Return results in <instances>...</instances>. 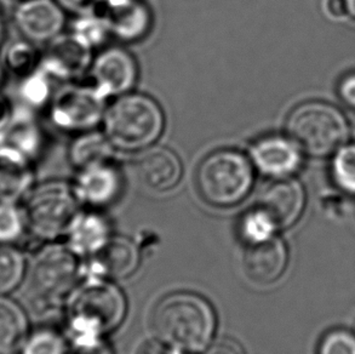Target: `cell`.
I'll list each match as a JSON object with an SVG mask.
<instances>
[{
  "label": "cell",
  "instance_id": "obj_17",
  "mask_svg": "<svg viewBox=\"0 0 355 354\" xmlns=\"http://www.w3.org/2000/svg\"><path fill=\"white\" fill-rule=\"evenodd\" d=\"M139 175L144 186L154 192H168L178 186L183 175L178 154L164 146H152L139 155Z\"/></svg>",
  "mask_w": 355,
  "mask_h": 354
},
{
  "label": "cell",
  "instance_id": "obj_6",
  "mask_svg": "<svg viewBox=\"0 0 355 354\" xmlns=\"http://www.w3.org/2000/svg\"><path fill=\"white\" fill-rule=\"evenodd\" d=\"M73 187L62 181H48L32 187L24 214L29 230L39 238L53 239L69 228L77 215Z\"/></svg>",
  "mask_w": 355,
  "mask_h": 354
},
{
  "label": "cell",
  "instance_id": "obj_21",
  "mask_svg": "<svg viewBox=\"0 0 355 354\" xmlns=\"http://www.w3.org/2000/svg\"><path fill=\"white\" fill-rule=\"evenodd\" d=\"M28 321L19 303L0 296V354H12L24 345Z\"/></svg>",
  "mask_w": 355,
  "mask_h": 354
},
{
  "label": "cell",
  "instance_id": "obj_45",
  "mask_svg": "<svg viewBox=\"0 0 355 354\" xmlns=\"http://www.w3.org/2000/svg\"><path fill=\"white\" fill-rule=\"evenodd\" d=\"M354 220H355V210H354Z\"/></svg>",
  "mask_w": 355,
  "mask_h": 354
},
{
  "label": "cell",
  "instance_id": "obj_34",
  "mask_svg": "<svg viewBox=\"0 0 355 354\" xmlns=\"http://www.w3.org/2000/svg\"><path fill=\"white\" fill-rule=\"evenodd\" d=\"M63 9L74 14H87L96 11L98 0H56Z\"/></svg>",
  "mask_w": 355,
  "mask_h": 354
},
{
  "label": "cell",
  "instance_id": "obj_12",
  "mask_svg": "<svg viewBox=\"0 0 355 354\" xmlns=\"http://www.w3.org/2000/svg\"><path fill=\"white\" fill-rule=\"evenodd\" d=\"M14 24L22 38L48 44L62 33L64 9L56 0H21L14 10Z\"/></svg>",
  "mask_w": 355,
  "mask_h": 354
},
{
  "label": "cell",
  "instance_id": "obj_39",
  "mask_svg": "<svg viewBox=\"0 0 355 354\" xmlns=\"http://www.w3.org/2000/svg\"><path fill=\"white\" fill-rule=\"evenodd\" d=\"M136 354H168L162 342L155 340H147L139 345Z\"/></svg>",
  "mask_w": 355,
  "mask_h": 354
},
{
  "label": "cell",
  "instance_id": "obj_29",
  "mask_svg": "<svg viewBox=\"0 0 355 354\" xmlns=\"http://www.w3.org/2000/svg\"><path fill=\"white\" fill-rule=\"evenodd\" d=\"M332 177L342 191L355 196V144L337 149L332 160Z\"/></svg>",
  "mask_w": 355,
  "mask_h": 354
},
{
  "label": "cell",
  "instance_id": "obj_27",
  "mask_svg": "<svg viewBox=\"0 0 355 354\" xmlns=\"http://www.w3.org/2000/svg\"><path fill=\"white\" fill-rule=\"evenodd\" d=\"M26 261L24 255L11 244H0V294L15 290L24 280Z\"/></svg>",
  "mask_w": 355,
  "mask_h": 354
},
{
  "label": "cell",
  "instance_id": "obj_26",
  "mask_svg": "<svg viewBox=\"0 0 355 354\" xmlns=\"http://www.w3.org/2000/svg\"><path fill=\"white\" fill-rule=\"evenodd\" d=\"M71 34L90 50L101 47L111 37L106 19L97 11L78 15L73 21Z\"/></svg>",
  "mask_w": 355,
  "mask_h": 354
},
{
  "label": "cell",
  "instance_id": "obj_20",
  "mask_svg": "<svg viewBox=\"0 0 355 354\" xmlns=\"http://www.w3.org/2000/svg\"><path fill=\"white\" fill-rule=\"evenodd\" d=\"M116 149L103 130L92 129L79 133L68 149V158L74 168L83 169L106 163L114 159Z\"/></svg>",
  "mask_w": 355,
  "mask_h": 354
},
{
  "label": "cell",
  "instance_id": "obj_18",
  "mask_svg": "<svg viewBox=\"0 0 355 354\" xmlns=\"http://www.w3.org/2000/svg\"><path fill=\"white\" fill-rule=\"evenodd\" d=\"M42 128L27 107L15 108L14 115L0 133V147L22 154L33 162L43 147Z\"/></svg>",
  "mask_w": 355,
  "mask_h": 354
},
{
  "label": "cell",
  "instance_id": "obj_9",
  "mask_svg": "<svg viewBox=\"0 0 355 354\" xmlns=\"http://www.w3.org/2000/svg\"><path fill=\"white\" fill-rule=\"evenodd\" d=\"M92 85L106 99L134 90L139 81V65L134 55L119 47L101 50L90 66Z\"/></svg>",
  "mask_w": 355,
  "mask_h": 354
},
{
  "label": "cell",
  "instance_id": "obj_43",
  "mask_svg": "<svg viewBox=\"0 0 355 354\" xmlns=\"http://www.w3.org/2000/svg\"><path fill=\"white\" fill-rule=\"evenodd\" d=\"M116 1H120V0H98V5H97V9H98L100 6H103V5L112 4V3H116Z\"/></svg>",
  "mask_w": 355,
  "mask_h": 354
},
{
  "label": "cell",
  "instance_id": "obj_8",
  "mask_svg": "<svg viewBox=\"0 0 355 354\" xmlns=\"http://www.w3.org/2000/svg\"><path fill=\"white\" fill-rule=\"evenodd\" d=\"M77 274V262L62 246H49L34 260L31 292L35 310L51 308L71 289Z\"/></svg>",
  "mask_w": 355,
  "mask_h": 354
},
{
  "label": "cell",
  "instance_id": "obj_33",
  "mask_svg": "<svg viewBox=\"0 0 355 354\" xmlns=\"http://www.w3.org/2000/svg\"><path fill=\"white\" fill-rule=\"evenodd\" d=\"M338 94L348 107L355 110V72L349 73L342 78L338 84Z\"/></svg>",
  "mask_w": 355,
  "mask_h": 354
},
{
  "label": "cell",
  "instance_id": "obj_41",
  "mask_svg": "<svg viewBox=\"0 0 355 354\" xmlns=\"http://www.w3.org/2000/svg\"><path fill=\"white\" fill-rule=\"evenodd\" d=\"M5 37V21L3 15L0 12V44L3 42Z\"/></svg>",
  "mask_w": 355,
  "mask_h": 354
},
{
  "label": "cell",
  "instance_id": "obj_44",
  "mask_svg": "<svg viewBox=\"0 0 355 354\" xmlns=\"http://www.w3.org/2000/svg\"><path fill=\"white\" fill-rule=\"evenodd\" d=\"M352 135H353V139H354V141H355V123H354V125H353V130H352Z\"/></svg>",
  "mask_w": 355,
  "mask_h": 354
},
{
  "label": "cell",
  "instance_id": "obj_38",
  "mask_svg": "<svg viewBox=\"0 0 355 354\" xmlns=\"http://www.w3.org/2000/svg\"><path fill=\"white\" fill-rule=\"evenodd\" d=\"M325 10L329 16H331L334 19H341L348 14L346 0H327Z\"/></svg>",
  "mask_w": 355,
  "mask_h": 354
},
{
  "label": "cell",
  "instance_id": "obj_40",
  "mask_svg": "<svg viewBox=\"0 0 355 354\" xmlns=\"http://www.w3.org/2000/svg\"><path fill=\"white\" fill-rule=\"evenodd\" d=\"M346 4L348 14L355 19V0H346Z\"/></svg>",
  "mask_w": 355,
  "mask_h": 354
},
{
  "label": "cell",
  "instance_id": "obj_15",
  "mask_svg": "<svg viewBox=\"0 0 355 354\" xmlns=\"http://www.w3.org/2000/svg\"><path fill=\"white\" fill-rule=\"evenodd\" d=\"M106 19L111 35L125 43L144 39L153 24V16L144 0H120L96 10Z\"/></svg>",
  "mask_w": 355,
  "mask_h": 354
},
{
  "label": "cell",
  "instance_id": "obj_2",
  "mask_svg": "<svg viewBox=\"0 0 355 354\" xmlns=\"http://www.w3.org/2000/svg\"><path fill=\"white\" fill-rule=\"evenodd\" d=\"M153 328L159 339L184 352L205 350L216 329L210 303L191 292H176L159 302Z\"/></svg>",
  "mask_w": 355,
  "mask_h": 354
},
{
  "label": "cell",
  "instance_id": "obj_36",
  "mask_svg": "<svg viewBox=\"0 0 355 354\" xmlns=\"http://www.w3.org/2000/svg\"><path fill=\"white\" fill-rule=\"evenodd\" d=\"M71 354H111L106 346L96 340L77 341Z\"/></svg>",
  "mask_w": 355,
  "mask_h": 354
},
{
  "label": "cell",
  "instance_id": "obj_7",
  "mask_svg": "<svg viewBox=\"0 0 355 354\" xmlns=\"http://www.w3.org/2000/svg\"><path fill=\"white\" fill-rule=\"evenodd\" d=\"M48 107L50 120L56 128L79 134L101 124L107 99L92 84H67L53 92Z\"/></svg>",
  "mask_w": 355,
  "mask_h": 354
},
{
  "label": "cell",
  "instance_id": "obj_42",
  "mask_svg": "<svg viewBox=\"0 0 355 354\" xmlns=\"http://www.w3.org/2000/svg\"><path fill=\"white\" fill-rule=\"evenodd\" d=\"M5 71H6V68L3 62V58H0V85L4 82Z\"/></svg>",
  "mask_w": 355,
  "mask_h": 354
},
{
  "label": "cell",
  "instance_id": "obj_3",
  "mask_svg": "<svg viewBox=\"0 0 355 354\" xmlns=\"http://www.w3.org/2000/svg\"><path fill=\"white\" fill-rule=\"evenodd\" d=\"M254 173L248 154L238 149H217L207 154L198 167V192L210 205L234 206L252 189Z\"/></svg>",
  "mask_w": 355,
  "mask_h": 354
},
{
  "label": "cell",
  "instance_id": "obj_31",
  "mask_svg": "<svg viewBox=\"0 0 355 354\" xmlns=\"http://www.w3.org/2000/svg\"><path fill=\"white\" fill-rule=\"evenodd\" d=\"M318 354H355V334L345 329H334L322 337Z\"/></svg>",
  "mask_w": 355,
  "mask_h": 354
},
{
  "label": "cell",
  "instance_id": "obj_28",
  "mask_svg": "<svg viewBox=\"0 0 355 354\" xmlns=\"http://www.w3.org/2000/svg\"><path fill=\"white\" fill-rule=\"evenodd\" d=\"M27 227L24 209L16 203H0V244H11L22 237Z\"/></svg>",
  "mask_w": 355,
  "mask_h": 354
},
{
  "label": "cell",
  "instance_id": "obj_35",
  "mask_svg": "<svg viewBox=\"0 0 355 354\" xmlns=\"http://www.w3.org/2000/svg\"><path fill=\"white\" fill-rule=\"evenodd\" d=\"M207 354H246L243 346L232 339H221L212 346Z\"/></svg>",
  "mask_w": 355,
  "mask_h": 354
},
{
  "label": "cell",
  "instance_id": "obj_30",
  "mask_svg": "<svg viewBox=\"0 0 355 354\" xmlns=\"http://www.w3.org/2000/svg\"><path fill=\"white\" fill-rule=\"evenodd\" d=\"M21 354H67V347L56 331L40 329L26 339Z\"/></svg>",
  "mask_w": 355,
  "mask_h": 354
},
{
  "label": "cell",
  "instance_id": "obj_10",
  "mask_svg": "<svg viewBox=\"0 0 355 354\" xmlns=\"http://www.w3.org/2000/svg\"><path fill=\"white\" fill-rule=\"evenodd\" d=\"M304 204V188L291 176L272 180L259 193L254 208L268 219L275 230H283L296 224Z\"/></svg>",
  "mask_w": 355,
  "mask_h": 354
},
{
  "label": "cell",
  "instance_id": "obj_16",
  "mask_svg": "<svg viewBox=\"0 0 355 354\" xmlns=\"http://www.w3.org/2000/svg\"><path fill=\"white\" fill-rule=\"evenodd\" d=\"M288 264V250L282 239L270 235L249 243L243 258L246 277L256 284H270L282 277Z\"/></svg>",
  "mask_w": 355,
  "mask_h": 354
},
{
  "label": "cell",
  "instance_id": "obj_5",
  "mask_svg": "<svg viewBox=\"0 0 355 354\" xmlns=\"http://www.w3.org/2000/svg\"><path fill=\"white\" fill-rule=\"evenodd\" d=\"M125 311V298L118 287L110 283L87 284L73 298V330L79 341L96 340L100 332L119 326Z\"/></svg>",
  "mask_w": 355,
  "mask_h": 354
},
{
  "label": "cell",
  "instance_id": "obj_14",
  "mask_svg": "<svg viewBox=\"0 0 355 354\" xmlns=\"http://www.w3.org/2000/svg\"><path fill=\"white\" fill-rule=\"evenodd\" d=\"M124 178L114 160L79 169L73 183L78 201L92 206L110 205L123 191Z\"/></svg>",
  "mask_w": 355,
  "mask_h": 354
},
{
  "label": "cell",
  "instance_id": "obj_25",
  "mask_svg": "<svg viewBox=\"0 0 355 354\" xmlns=\"http://www.w3.org/2000/svg\"><path fill=\"white\" fill-rule=\"evenodd\" d=\"M53 79L46 71L40 67V65L33 72L22 78L19 87V96L24 107L34 110L48 106L55 92L51 87Z\"/></svg>",
  "mask_w": 355,
  "mask_h": 354
},
{
  "label": "cell",
  "instance_id": "obj_37",
  "mask_svg": "<svg viewBox=\"0 0 355 354\" xmlns=\"http://www.w3.org/2000/svg\"><path fill=\"white\" fill-rule=\"evenodd\" d=\"M15 107L11 105L9 99L0 95V133L9 124L14 115Z\"/></svg>",
  "mask_w": 355,
  "mask_h": 354
},
{
  "label": "cell",
  "instance_id": "obj_13",
  "mask_svg": "<svg viewBox=\"0 0 355 354\" xmlns=\"http://www.w3.org/2000/svg\"><path fill=\"white\" fill-rule=\"evenodd\" d=\"M92 50L83 45L72 34L58 35L42 53L40 67L53 78L71 82L90 69Z\"/></svg>",
  "mask_w": 355,
  "mask_h": 354
},
{
  "label": "cell",
  "instance_id": "obj_32",
  "mask_svg": "<svg viewBox=\"0 0 355 354\" xmlns=\"http://www.w3.org/2000/svg\"><path fill=\"white\" fill-rule=\"evenodd\" d=\"M240 230L244 235L245 239L249 243H254L257 240L266 239L270 237L275 228L269 222L268 219L254 208L243 217Z\"/></svg>",
  "mask_w": 355,
  "mask_h": 354
},
{
  "label": "cell",
  "instance_id": "obj_4",
  "mask_svg": "<svg viewBox=\"0 0 355 354\" xmlns=\"http://www.w3.org/2000/svg\"><path fill=\"white\" fill-rule=\"evenodd\" d=\"M285 129L302 152L314 157H325L335 152L348 135L347 121L341 112L319 101L304 102L293 108Z\"/></svg>",
  "mask_w": 355,
  "mask_h": 354
},
{
  "label": "cell",
  "instance_id": "obj_1",
  "mask_svg": "<svg viewBox=\"0 0 355 354\" xmlns=\"http://www.w3.org/2000/svg\"><path fill=\"white\" fill-rule=\"evenodd\" d=\"M102 125L116 151L135 153L158 142L166 118L162 106L152 96L131 91L107 106Z\"/></svg>",
  "mask_w": 355,
  "mask_h": 354
},
{
  "label": "cell",
  "instance_id": "obj_11",
  "mask_svg": "<svg viewBox=\"0 0 355 354\" xmlns=\"http://www.w3.org/2000/svg\"><path fill=\"white\" fill-rule=\"evenodd\" d=\"M302 153L288 135H266L254 140L248 151L254 170L272 180L293 176L302 165Z\"/></svg>",
  "mask_w": 355,
  "mask_h": 354
},
{
  "label": "cell",
  "instance_id": "obj_22",
  "mask_svg": "<svg viewBox=\"0 0 355 354\" xmlns=\"http://www.w3.org/2000/svg\"><path fill=\"white\" fill-rule=\"evenodd\" d=\"M67 230L73 249L82 254L100 251L108 242V226L96 214H77Z\"/></svg>",
  "mask_w": 355,
  "mask_h": 354
},
{
  "label": "cell",
  "instance_id": "obj_23",
  "mask_svg": "<svg viewBox=\"0 0 355 354\" xmlns=\"http://www.w3.org/2000/svg\"><path fill=\"white\" fill-rule=\"evenodd\" d=\"M98 261L108 276L125 278L139 266V251L130 240L113 238L102 246Z\"/></svg>",
  "mask_w": 355,
  "mask_h": 354
},
{
  "label": "cell",
  "instance_id": "obj_24",
  "mask_svg": "<svg viewBox=\"0 0 355 354\" xmlns=\"http://www.w3.org/2000/svg\"><path fill=\"white\" fill-rule=\"evenodd\" d=\"M40 60L42 53L35 48V44L24 38L9 44L3 56L5 68L19 78L26 77L37 69Z\"/></svg>",
  "mask_w": 355,
  "mask_h": 354
},
{
  "label": "cell",
  "instance_id": "obj_19",
  "mask_svg": "<svg viewBox=\"0 0 355 354\" xmlns=\"http://www.w3.org/2000/svg\"><path fill=\"white\" fill-rule=\"evenodd\" d=\"M33 162L0 147V203H17L33 186Z\"/></svg>",
  "mask_w": 355,
  "mask_h": 354
}]
</instances>
